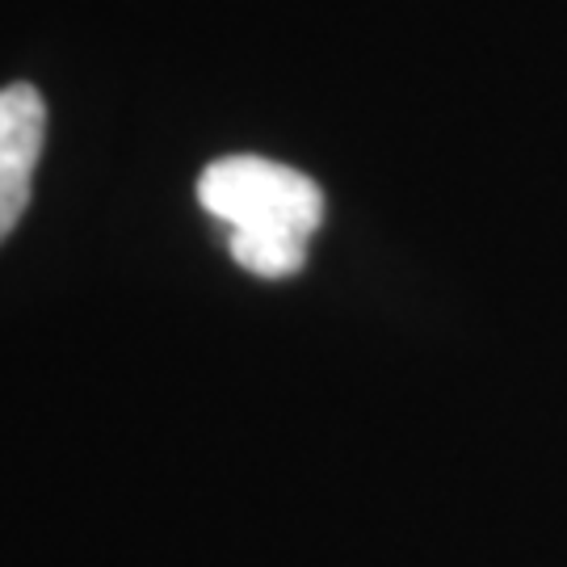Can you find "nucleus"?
<instances>
[{
	"instance_id": "obj_1",
	"label": "nucleus",
	"mask_w": 567,
	"mask_h": 567,
	"mask_svg": "<svg viewBox=\"0 0 567 567\" xmlns=\"http://www.w3.org/2000/svg\"><path fill=\"white\" fill-rule=\"evenodd\" d=\"M206 215L231 227V257L257 278H290L324 224V194L307 173L265 156H224L198 177Z\"/></svg>"
},
{
	"instance_id": "obj_2",
	"label": "nucleus",
	"mask_w": 567,
	"mask_h": 567,
	"mask_svg": "<svg viewBox=\"0 0 567 567\" xmlns=\"http://www.w3.org/2000/svg\"><path fill=\"white\" fill-rule=\"evenodd\" d=\"M47 135V105L34 84H4L0 89V240L18 227L30 206V177L42 156Z\"/></svg>"
}]
</instances>
